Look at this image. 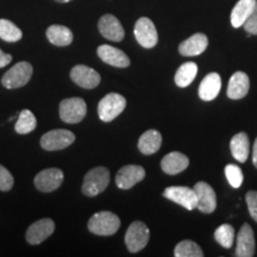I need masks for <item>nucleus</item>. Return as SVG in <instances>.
I'll list each match as a JSON object with an SVG mask.
<instances>
[{"label":"nucleus","instance_id":"nucleus-1","mask_svg":"<svg viewBox=\"0 0 257 257\" xmlns=\"http://www.w3.org/2000/svg\"><path fill=\"white\" fill-rule=\"evenodd\" d=\"M88 230L98 236H111L120 227V219L117 214L108 211L96 212L88 220Z\"/></svg>","mask_w":257,"mask_h":257},{"label":"nucleus","instance_id":"nucleus-2","mask_svg":"<svg viewBox=\"0 0 257 257\" xmlns=\"http://www.w3.org/2000/svg\"><path fill=\"white\" fill-rule=\"evenodd\" d=\"M110 184V172L105 167H96L85 175L82 193L87 197H95L107 188Z\"/></svg>","mask_w":257,"mask_h":257},{"label":"nucleus","instance_id":"nucleus-3","mask_svg":"<svg viewBox=\"0 0 257 257\" xmlns=\"http://www.w3.org/2000/svg\"><path fill=\"white\" fill-rule=\"evenodd\" d=\"M32 66L29 62L22 61L15 64L9 72L4 74L2 79V83L5 88L8 89H16L21 88L30 81L32 76Z\"/></svg>","mask_w":257,"mask_h":257},{"label":"nucleus","instance_id":"nucleus-4","mask_svg":"<svg viewBox=\"0 0 257 257\" xmlns=\"http://www.w3.org/2000/svg\"><path fill=\"white\" fill-rule=\"evenodd\" d=\"M126 106V99L118 93H108L98 105V114L102 121H112Z\"/></svg>","mask_w":257,"mask_h":257},{"label":"nucleus","instance_id":"nucleus-5","mask_svg":"<svg viewBox=\"0 0 257 257\" xmlns=\"http://www.w3.org/2000/svg\"><path fill=\"white\" fill-rule=\"evenodd\" d=\"M150 238V230L143 221H134L125 233V244L130 252H138L147 246Z\"/></svg>","mask_w":257,"mask_h":257},{"label":"nucleus","instance_id":"nucleus-6","mask_svg":"<svg viewBox=\"0 0 257 257\" xmlns=\"http://www.w3.org/2000/svg\"><path fill=\"white\" fill-rule=\"evenodd\" d=\"M87 113V105L81 98L63 99L60 102V118L64 123H80Z\"/></svg>","mask_w":257,"mask_h":257},{"label":"nucleus","instance_id":"nucleus-7","mask_svg":"<svg viewBox=\"0 0 257 257\" xmlns=\"http://www.w3.org/2000/svg\"><path fill=\"white\" fill-rule=\"evenodd\" d=\"M75 141V135L69 130L63 128H56L49 133L44 134L41 138V147L48 152H55V150H62L64 148L69 147Z\"/></svg>","mask_w":257,"mask_h":257},{"label":"nucleus","instance_id":"nucleus-8","mask_svg":"<svg viewBox=\"0 0 257 257\" xmlns=\"http://www.w3.org/2000/svg\"><path fill=\"white\" fill-rule=\"evenodd\" d=\"M134 34L138 43L146 49H152L159 42V35H157L155 24L147 17L140 18L136 22Z\"/></svg>","mask_w":257,"mask_h":257},{"label":"nucleus","instance_id":"nucleus-9","mask_svg":"<svg viewBox=\"0 0 257 257\" xmlns=\"http://www.w3.org/2000/svg\"><path fill=\"white\" fill-rule=\"evenodd\" d=\"M163 197L181 205L186 210L192 211L198 206L197 194L194 189L185 186H172L163 191Z\"/></svg>","mask_w":257,"mask_h":257},{"label":"nucleus","instance_id":"nucleus-10","mask_svg":"<svg viewBox=\"0 0 257 257\" xmlns=\"http://www.w3.org/2000/svg\"><path fill=\"white\" fill-rule=\"evenodd\" d=\"M63 172L59 168H48L42 170L35 176V186L38 191L50 193L62 185Z\"/></svg>","mask_w":257,"mask_h":257},{"label":"nucleus","instance_id":"nucleus-11","mask_svg":"<svg viewBox=\"0 0 257 257\" xmlns=\"http://www.w3.org/2000/svg\"><path fill=\"white\" fill-rule=\"evenodd\" d=\"M146 178V170L137 165H127L119 169L115 175V185L120 189H130Z\"/></svg>","mask_w":257,"mask_h":257},{"label":"nucleus","instance_id":"nucleus-12","mask_svg":"<svg viewBox=\"0 0 257 257\" xmlns=\"http://www.w3.org/2000/svg\"><path fill=\"white\" fill-rule=\"evenodd\" d=\"M55 230V223L54 220L49 219V218H44V219L35 221L29 226L25 234L28 243L32 244V245H37L44 242L47 238H49L51 234L54 233Z\"/></svg>","mask_w":257,"mask_h":257},{"label":"nucleus","instance_id":"nucleus-13","mask_svg":"<svg viewBox=\"0 0 257 257\" xmlns=\"http://www.w3.org/2000/svg\"><path fill=\"white\" fill-rule=\"evenodd\" d=\"M70 79L76 85L86 89H93L100 83V75L94 69L89 68L85 64H78L70 70Z\"/></svg>","mask_w":257,"mask_h":257},{"label":"nucleus","instance_id":"nucleus-14","mask_svg":"<svg viewBox=\"0 0 257 257\" xmlns=\"http://www.w3.org/2000/svg\"><path fill=\"white\" fill-rule=\"evenodd\" d=\"M99 32L101 34L102 37L106 40L113 41V42H120L124 40L125 31L123 25L118 21L117 17L113 15H104L99 19L98 23Z\"/></svg>","mask_w":257,"mask_h":257},{"label":"nucleus","instance_id":"nucleus-15","mask_svg":"<svg viewBox=\"0 0 257 257\" xmlns=\"http://www.w3.org/2000/svg\"><path fill=\"white\" fill-rule=\"evenodd\" d=\"M195 194H197L199 211L202 213H212L217 207V195L214 189L206 182L200 181L195 184L194 187Z\"/></svg>","mask_w":257,"mask_h":257},{"label":"nucleus","instance_id":"nucleus-16","mask_svg":"<svg viewBox=\"0 0 257 257\" xmlns=\"http://www.w3.org/2000/svg\"><path fill=\"white\" fill-rule=\"evenodd\" d=\"M96 54L102 62L110 64V66L117 67V68H126L130 66V59L123 50L118 49V48L104 44L98 48Z\"/></svg>","mask_w":257,"mask_h":257},{"label":"nucleus","instance_id":"nucleus-17","mask_svg":"<svg viewBox=\"0 0 257 257\" xmlns=\"http://www.w3.org/2000/svg\"><path fill=\"white\" fill-rule=\"evenodd\" d=\"M255 236L249 224H244L240 227L238 236H237L236 256L238 257H251L255 255Z\"/></svg>","mask_w":257,"mask_h":257},{"label":"nucleus","instance_id":"nucleus-18","mask_svg":"<svg viewBox=\"0 0 257 257\" xmlns=\"http://www.w3.org/2000/svg\"><path fill=\"white\" fill-rule=\"evenodd\" d=\"M250 88L249 76L244 72H236L230 78L226 94L232 100H238L248 94Z\"/></svg>","mask_w":257,"mask_h":257},{"label":"nucleus","instance_id":"nucleus-19","mask_svg":"<svg viewBox=\"0 0 257 257\" xmlns=\"http://www.w3.org/2000/svg\"><path fill=\"white\" fill-rule=\"evenodd\" d=\"M208 46V38L204 34H194L187 40L181 42L179 51L182 56H197L204 53Z\"/></svg>","mask_w":257,"mask_h":257},{"label":"nucleus","instance_id":"nucleus-20","mask_svg":"<svg viewBox=\"0 0 257 257\" xmlns=\"http://www.w3.org/2000/svg\"><path fill=\"white\" fill-rule=\"evenodd\" d=\"M189 166V160L185 154L173 152L167 154L161 161V168L168 175H176Z\"/></svg>","mask_w":257,"mask_h":257},{"label":"nucleus","instance_id":"nucleus-21","mask_svg":"<svg viewBox=\"0 0 257 257\" xmlns=\"http://www.w3.org/2000/svg\"><path fill=\"white\" fill-rule=\"evenodd\" d=\"M221 88V78L218 73H210L202 79L199 86V96L201 100L211 101L216 99Z\"/></svg>","mask_w":257,"mask_h":257},{"label":"nucleus","instance_id":"nucleus-22","mask_svg":"<svg viewBox=\"0 0 257 257\" xmlns=\"http://www.w3.org/2000/svg\"><path fill=\"white\" fill-rule=\"evenodd\" d=\"M162 146V135L157 130H148L140 137L138 149L144 155H153L157 153Z\"/></svg>","mask_w":257,"mask_h":257},{"label":"nucleus","instance_id":"nucleus-23","mask_svg":"<svg viewBox=\"0 0 257 257\" xmlns=\"http://www.w3.org/2000/svg\"><path fill=\"white\" fill-rule=\"evenodd\" d=\"M257 0H238L231 12V24L233 28H240L251 15L255 9Z\"/></svg>","mask_w":257,"mask_h":257},{"label":"nucleus","instance_id":"nucleus-24","mask_svg":"<svg viewBox=\"0 0 257 257\" xmlns=\"http://www.w3.org/2000/svg\"><path fill=\"white\" fill-rule=\"evenodd\" d=\"M230 149L232 156L238 162L244 163L249 157L250 143L249 137L245 133H238L232 137L230 142Z\"/></svg>","mask_w":257,"mask_h":257},{"label":"nucleus","instance_id":"nucleus-25","mask_svg":"<svg viewBox=\"0 0 257 257\" xmlns=\"http://www.w3.org/2000/svg\"><path fill=\"white\" fill-rule=\"evenodd\" d=\"M47 37L51 44L57 47H67L73 42V32L63 25H51L47 30Z\"/></svg>","mask_w":257,"mask_h":257},{"label":"nucleus","instance_id":"nucleus-26","mask_svg":"<svg viewBox=\"0 0 257 257\" xmlns=\"http://www.w3.org/2000/svg\"><path fill=\"white\" fill-rule=\"evenodd\" d=\"M198 74V66L194 62H186L179 67L175 73V83L179 87L185 88L191 85Z\"/></svg>","mask_w":257,"mask_h":257},{"label":"nucleus","instance_id":"nucleus-27","mask_svg":"<svg viewBox=\"0 0 257 257\" xmlns=\"http://www.w3.org/2000/svg\"><path fill=\"white\" fill-rule=\"evenodd\" d=\"M37 126V120L35 114L30 110H23L19 113L18 119L16 121L15 130L21 135L30 134Z\"/></svg>","mask_w":257,"mask_h":257},{"label":"nucleus","instance_id":"nucleus-28","mask_svg":"<svg viewBox=\"0 0 257 257\" xmlns=\"http://www.w3.org/2000/svg\"><path fill=\"white\" fill-rule=\"evenodd\" d=\"M22 37H23V34L17 25H15L8 19H0V38L3 41L14 43V42L22 40Z\"/></svg>","mask_w":257,"mask_h":257},{"label":"nucleus","instance_id":"nucleus-29","mask_svg":"<svg viewBox=\"0 0 257 257\" xmlns=\"http://www.w3.org/2000/svg\"><path fill=\"white\" fill-rule=\"evenodd\" d=\"M175 257H202L204 252L200 246L193 240H182L174 249Z\"/></svg>","mask_w":257,"mask_h":257},{"label":"nucleus","instance_id":"nucleus-30","mask_svg":"<svg viewBox=\"0 0 257 257\" xmlns=\"http://www.w3.org/2000/svg\"><path fill=\"white\" fill-rule=\"evenodd\" d=\"M214 238L223 248L230 249L234 240V229L230 224H223L214 231Z\"/></svg>","mask_w":257,"mask_h":257},{"label":"nucleus","instance_id":"nucleus-31","mask_svg":"<svg viewBox=\"0 0 257 257\" xmlns=\"http://www.w3.org/2000/svg\"><path fill=\"white\" fill-rule=\"evenodd\" d=\"M225 175L227 181L233 188H239L243 184V173L242 169L236 165H227L225 167Z\"/></svg>","mask_w":257,"mask_h":257},{"label":"nucleus","instance_id":"nucleus-32","mask_svg":"<svg viewBox=\"0 0 257 257\" xmlns=\"http://www.w3.org/2000/svg\"><path fill=\"white\" fill-rule=\"evenodd\" d=\"M14 187V176L5 167L0 165V191L8 192Z\"/></svg>","mask_w":257,"mask_h":257},{"label":"nucleus","instance_id":"nucleus-33","mask_svg":"<svg viewBox=\"0 0 257 257\" xmlns=\"http://www.w3.org/2000/svg\"><path fill=\"white\" fill-rule=\"evenodd\" d=\"M245 201L248 205L250 216L257 223V192L249 191L245 194Z\"/></svg>","mask_w":257,"mask_h":257},{"label":"nucleus","instance_id":"nucleus-34","mask_svg":"<svg viewBox=\"0 0 257 257\" xmlns=\"http://www.w3.org/2000/svg\"><path fill=\"white\" fill-rule=\"evenodd\" d=\"M244 30H245L250 35H257V4L251 12V15L249 16L248 19L245 21V23L243 24Z\"/></svg>","mask_w":257,"mask_h":257},{"label":"nucleus","instance_id":"nucleus-35","mask_svg":"<svg viewBox=\"0 0 257 257\" xmlns=\"http://www.w3.org/2000/svg\"><path fill=\"white\" fill-rule=\"evenodd\" d=\"M12 61V56L10 54H6L0 49V68H4Z\"/></svg>","mask_w":257,"mask_h":257},{"label":"nucleus","instance_id":"nucleus-36","mask_svg":"<svg viewBox=\"0 0 257 257\" xmlns=\"http://www.w3.org/2000/svg\"><path fill=\"white\" fill-rule=\"evenodd\" d=\"M252 162H253V166L257 168V138L255 143H253V148H252Z\"/></svg>","mask_w":257,"mask_h":257},{"label":"nucleus","instance_id":"nucleus-37","mask_svg":"<svg viewBox=\"0 0 257 257\" xmlns=\"http://www.w3.org/2000/svg\"><path fill=\"white\" fill-rule=\"evenodd\" d=\"M57 3H61V4H66V3H69L72 2V0H55Z\"/></svg>","mask_w":257,"mask_h":257}]
</instances>
